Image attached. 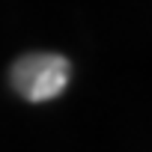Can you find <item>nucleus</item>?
Here are the masks:
<instances>
[{"instance_id":"obj_1","label":"nucleus","mask_w":152,"mask_h":152,"mask_svg":"<svg viewBox=\"0 0 152 152\" xmlns=\"http://www.w3.org/2000/svg\"><path fill=\"white\" fill-rule=\"evenodd\" d=\"M69 78H72V63L54 51L21 54L9 69L12 90L24 102H33V104L57 99L69 87Z\"/></svg>"}]
</instances>
